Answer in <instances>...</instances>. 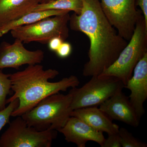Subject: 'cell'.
Returning <instances> with one entry per match:
<instances>
[{
    "label": "cell",
    "mask_w": 147,
    "mask_h": 147,
    "mask_svg": "<svg viewBox=\"0 0 147 147\" xmlns=\"http://www.w3.org/2000/svg\"><path fill=\"white\" fill-rule=\"evenodd\" d=\"M80 14L74 13L69 24L71 30L82 32L90 41L89 60L84 65L83 75L98 76L111 65L128 43L119 35L105 16L100 0H82Z\"/></svg>",
    "instance_id": "6da1fadb"
},
{
    "label": "cell",
    "mask_w": 147,
    "mask_h": 147,
    "mask_svg": "<svg viewBox=\"0 0 147 147\" xmlns=\"http://www.w3.org/2000/svg\"><path fill=\"white\" fill-rule=\"evenodd\" d=\"M59 74L55 69H44L39 64L29 65L24 70L11 74L9 78L13 94L7 99L6 103L16 99L19 100L18 106L11 113V117L22 116L47 96L79 86V79L74 75L65 77L57 82H49Z\"/></svg>",
    "instance_id": "7a4b0ae2"
},
{
    "label": "cell",
    "mask_w": 147,
    "mask_h": 147,
    "mask_svg": "<svg viewBox=\"0 0 147 147\" xmlns=\"http://www.w3.org/2000/svg\"><path fill=\"white\" fill-rule=\"evenodd\" d=\"M72 96L59 92L47 96L34 108L21 116L29 126L38 131L63 127L71 117Z\"/></svg>",
    "instance_id": "3957f363"
},
{
    "label": "cell",
    "mask_w": 147,
    "mask_h": 147,
    "mask_svg": "<svg viewBox=\"0 0 147 147\" xmlns=\"http://www.w3.org/2000/svg\"><path fill=\"white\" fill-rule=\"evenodd\" d=\"M146 53L147 24L143 17L137 22L131 39L117 59L98 75L115 77L125 86L133 75L135 66Z\"/></svg>",
    "instance_id": "277c9868"
},
{
    "label": "cell",
    "mask_w": 147,
    "mask_h": 147,
    "mask_svg": "<svg viewBox=\"0 0 147 147\" xmlns=\"http://www.w3.org/2000/svg\"><path fill=\"white\" fill-rule=\"evenodd\" d=\"M124 86L122 82L112 76H92L91 79L80 88H71L72 110L101 105Z\"/></svg>",
    "instance_id": "5b68a950"
},
{
    "label": "cell",
    "mask_w": 147,
    "mask_h": 147,
    "mask_svg": "<svg viewBox=\"0 0 147 147\" xmlns=\"http://www.w3.org/2000/svg\"><path fill=\"white\" fill-rule=\"evenodd\" d=\"M69 13L47 17L34 24L18 27L11 31V36L24 43L32 42L47 44L50 40L58 37L64 41L69 36Z\"/></svg>",
    "instance_id": "8992f818"
},
{
    "label": "cell",
    "mask_w": 147,
    "mask_h": 147,
    "mask_svg": "<svg viewBox=\"0 0 147 147\" xmlns=\"http://www.w3.org/2000/svg\"><path fill=\"white\" fill-rule=\"evenodd\" d=\"M9 124L0 137V147H51L57 136L56 130L38 131L29 126L21 116Z\"/></svg>",
    "instance_id": "52a82bcc"
},
{
    "label": "cell",
    "mask_w": 147,
    "mask_h": 147,
    "mask_svg": "<svg viewBox=\"0 0 147 147\" xmlns=\"http://www.w3.org/2000/svg\"><path fill=\"white\" fill-rule=\"evenodd\" d=\"M137 0H100L101 8L110 24L127 41L131 39L137 22L144 17L137 8Z\"/></svg>",
    "instance_id": "ba28073f"
},
{
    "label": "cell",
    "mask_w": 147,
    "mask_h": 147,
    "mask_svg": "<svg viewBox=\"0 0 147 147\" xmlns=\"http://www.w3.org/2000/svg\"><path fill=\"white\" fill-rule=\"evenodd\" d=\"M44 53L41 50L30 51L24 46L21 40L15 39L12 44L3 42L0 45V69L12 68L16 69L24 65L41 63Z\"/></svg>",
    "instance_id": "9c48e42d"
},
{
    "label": "cell",
    "mask_w": 147,
    "mask_h": 147,
    "mask_svg": "<svg viewBox=\"0 0 147 147\" xmlns=\"http://www.w3.org/2000/svg\"><path fill=\"white\" fill-rule=\"evenodd\" d=\"M119 90L110 98L99 105V109L112 120L120 121L137 127L140 119L138 117L129 98Z\"/></svg>",
    "instance_id": "30bf717a"
},
{
    "label": "cell",
    "mask_w": 147,
    "mask_h": 147,
    "mask_svg": "<svg viewBox=\"0 0 147 147\" xmlns=\"http://www.w3.org/2000/svg\"><path fill=\"white\" fill-rule=\"evenodd\" d=\"M124 88L131 92L129 101L141 119L145 113L144 104L147 98V53L137 64L133 75Z\"/></svg>",
    "instance_id": "8fae6325"
},
{
    "label": "cell",
    "mask_w": 147,
    "mask_h": 147,
    "mask_svg": "<svg viewBox=\"0 0 147 147\" xmlns=\"http://www.w3.org/2000/svg\"><path fill=\"white\" fill-rule=\"evenodd\" d=\"M62 133L68 143L78 147H85L89 141L97 143L100 146L105 140L103 133L95 130L80 119L71 116L62 128L58 131Z\"/></svg>",
    "instance_id": "7c38bea8"
},
{
    "label": "cell",
    "mask_w": 147,
    "mask_h": 147,
    "mask_svg": "<svg viewBox=\"0 0 147 147\" xmlns=\"http://www.w3.org/2000/svg\"><path fill=\"white\" fill-rule=\"evenodd\" d=\"M71 116L80 119L92 128L108 134L118 132L119 125L97 106L86 107L73 110Z\"/></svg>",
    "instance_id": "4fadbf2b"
},
{
    "label": "cell",
    "mask_w": 147,
    "mask_h": 147,
    "mask_svg": "<svg viewBox=\"0 0 147 147\" xmlns=\"http://www.w3.org/2000/svg\"><path fill=\"white\" fill-rule=\"evenodd\" d=\"M38 0H0V29L32 11Z\"/></svg>",
    "instance_id": "5bb4252c"
},
{
    "label": "cell",
    "mask_w": 147,
    "mask_h": 147,
    "mask_svg": "<svg viewBox=\"0 0 147 147\" xmlns=\"http://www.w3.org/2000/svg\"><path fill=\"white\" fill-rule=\"evenodd\" d=\"M70 11L62 10H47L29 12L16 21L11 22L0 29V37L11 30L22 26L34 24L44 18L51 16L62 15Z\"/></svg>",
    "instance_id": "9a60e30c"
},
{
    "label": "cell",
    "mask_w": 147,
    "mask_h": 147,
    "mask_svg": "<svg viewBox=\"0 0 147 147\" xmlns=\"http://www.w3.org/2000/svg\"><path fill=\"white\" fill-rule=\"evenodd\" d=\"M83 8L82 0H55L45 3H39L32 11L47 10H62L73 11L80 14Z\"/></svg>",
    "instance_id": "2e32d148"
},
{
    "label": "cell",
    "mask_w": 147,
    "mask_h": 147,
    "mask_svg": "<svg viewBox=\"0 0 147 147\" xmlns=\"http://www.w3.org/2000/svg\"><path fill=\"white\" fill-rule=\"evenodd\" d=\"M10 76V74H5L0 69V111L6 107L7 97L12 92Z\"/></svg>",
    "instance_id": "e0dca14e"
},
{
    "label": "cell",
    "mask_w": 147,
    "mask_h": 147,
    "mask_svg": "<svg viewBox=\"0 0 147 147\" xmlns=\"http://www.w3.org/2000/svg\"><path fill=\"white\" fill-rule=\"evenodd\" d=\"M118 134L121 147H147V144L146 143L134 137L131 133L124 127L119 129Z\"/></svg>",
    "instance_id": "ac0fdd59"
},
{
    "label": "cell",
    "mask_w": 147,
    "mask_h": 147,
    "mask_svg": "<svg viewBox=\"0 0 147 147\" xmlns=\"http://www.w3.org/2000/svg\"><path fill=\"white\" fill-rule=\"evenodd\" d=\"M18 104V99H15L8 103V106L3 110L0 111V131L6 125L10 122L11 113L17 108Z\"/></svg>",
    "instance_id": "d6986e66"
},
{
    "label": "cell",
    "mask_w": 147,
    "mask_h": 147,
    "mask_svg": "<svg viewBox=\"0 0 147 147\" xmlns=\"http://www.w3.org/2000/svg\"><path fill=\"white\" fill-rule=\"evenodd\" d=\"M108 138L105 141L101 147H121L120 141L118 132L108 134Z\"/></svg>",
    "instance_id": "ffe728a7"
},
{
    "label": "cell",
    "mask_w": 147,
    "mask_h": 147,
    "mask_svg": "<svg viewBox=\"0 0 147 147\" xmlns=\"http://www.w3.org/2000/svg\"><path fill=\"white\" fill-rule=\"evenodd\" d=\"M72 51V47L69 42L63 41L59 49L55 53L58 57L62 59L67 58L71 55Z\"/></svg>",
    "instance_id": "44dd1931"
},
{
    "label": "cell",
    "mask_w": 147,
    "mask_h": 147,
    "mask_svg": "<svg viewBox=\"0 0 147 147\" xmlns=\"http://www.w3.org/2000/svg\"><path fill=\"white\" fill-rule=\"evenodd\" d=\"M63 41H64L61 38L58 37L53 38L50 40L47 43L49 50L53 52H56Z\"/></svg>",
    "instance_id": "7402d4cb"
},
{
    "label": "cell",
    "mask_w": 147,
    "mask_h": 147,
    "mask_svg": "<svg viewBox=\"0 0 147 147\" xmlns=\"http://www.w3.org/2000/svg\"><path fill=\"white\" fill-rule=\"evenodd\" d=\"M137 5L141 9L146 24H147V0H137Z\"/></svg>",
    "instance_id": "603a6c76"
},
{
    "label": "cell",
    "mask_w": 147,
    "mask_h": 147,
    "mask_svg": "<svg viewBox=\"0 0 147 147\" xmlns=\"http://www.w3.org/2000/svg\"><path fill=\"white\" fill-rule=\"evenodd\" d=\"M54 1L55 0H38V1L39 3H45Z\"/></svg>",
    "instance_id": "cb8c5ba5"
}]
</instances>
